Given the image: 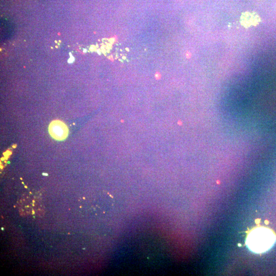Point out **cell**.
<instances>
[{
    "label": "cell",
    "instance_id": "6da1fadb",
    "mask_svg": "<svg viewBox=\"0 0 276 276\" xmlns=\"http://www.w3.org/2000/svg\"><path fill=\"white\" fill-rule=\"evenodd\" d=\"M276 241V235L271 229L256 227L249 232L246 238V245L253 252L265 253L271 249Z\"/></svg>",
    "mask_w": 276,
    "mask_h": 276
},
{
    "label": "cell",
    "instance_id": "7a4b0ae2",
    "mask_svg": "<svg viewBox=\"0 0 276 276\" xmlns=\"http://www.w3.org/2000/svg\"><path fill=\"white\" fill-rule=\"evenodd\" d=\"M49 133L54 139L63 141L69 135V129L67 125L60 120H53L49 124Z\"/></svg>",
    "mask_w": 276,
    "mask_h": 276
},
{
    "label": "cell",
    "instance_id": "3957f363",
    "mask_svg": "<svg viewBox=\"0 0 276 276\" xmlns=\"http://www.w3.org/2000/svg\"><path fill=\"white\" fill-rule=\"evenodd\" d=\"M258 17L257 15L252 13H246L243 14L241 17V22L245 26L253 25L258 22Z\"/></svg>",
    "mask_w": 276,
    "mask_h": 276
},
{
    "label": "cell",
    "instance_id": "277c9868",
    "mask_svg": "<svg viewBox=\"0 0 276 276\" xmlns=\"http://www.w3.org/2000/svg\"><path fill=\"white\" fill-rule=\"evenodd\" d=\"M155 77L157 80H159L161 78V74L159 72H156L155 74Z\"/></svg>",
    "mask_w": 276,
    "mask_h": 276
}]
</instances>
